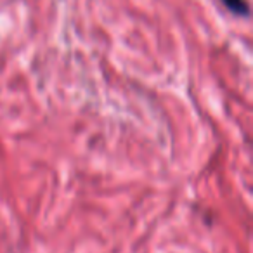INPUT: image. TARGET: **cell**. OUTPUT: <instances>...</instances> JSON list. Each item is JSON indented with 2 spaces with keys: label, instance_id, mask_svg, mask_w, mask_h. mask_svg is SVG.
Segmentation results:
<instances>
[{
  "label": "cell",
  "instance_id": "6da1fadb",
  "mask_svg": "<svg viewBox=\"0 0 253 253\" xmlns=\"http://www.w3.org/2000/svg\"><path fill=\"white\" fill-rule=\"evenodd\" d=\"M222 2H224L234 14H241V16L248 14V5H246L245 0H222Z\"/></svg>",
  "mask_w": 253,
  "mask_h": 253
}]
</instances>
